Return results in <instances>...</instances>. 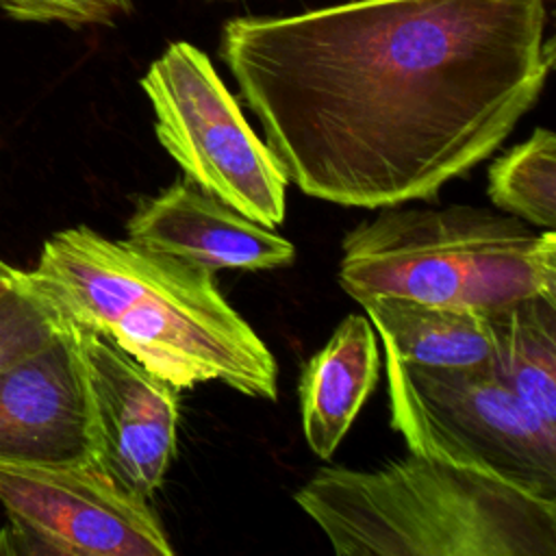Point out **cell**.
I'll list each match as a JSON object with an SVG mask.
<instances>
[{
  "mask_svg": "<svg viewBox=\"0 0 556 556\" xmlns=\"http://www.w3.org/2000/svg\"><path fill=\"white\" fill-rule=\"evenodd\" d=\"M549 0H348L232 17L219 56L287 180L343 206L430 200L491 156L554 67Z\"/></svg>",
  "mask_w": 556,
  "mask_h": 556,
  "instance_id": "1",
  "label": "cell"
},
{
  "mask_svg": "<svg viewBox=\"0 0 556 556\" xmlns=\"http://www.w3.org/2000/svg\"><path fill=\"white\" fill-rule=\"evenodd\" d=\"M489 315L493 371L543 424L556 428V300L532 295Z\"/></svg>",
  "mask_w": 556,
  "mask_h": 556,
  "instance_id": "13",
  "label": "cell"
},
{
  "mask_svg": "<svg viewBox=\"0 0 556 556\" xmlns=\"http://www.w3.org/2000/svg\"><path fill=\"white\" fill-rule=\"evenodd\" d=\"M378 330L384 356L421 367L491 365L495 332L489 311L428 304L402 295L358 302Z\"/></svg>",
  "mask_w": 556,
  "mask_h": 556,
  "instance_id": "12",
  "label": "cell"
},
{
  "mask_svg": "<svg viewBox=\"0 0 556 556\" xmlns=\"http://www.w3.org/2000/svg\"><path fill=\"white\" fill-rule=\"evenodd\" d=\"M295 502L341 556H556V502L415 452L324 467Z\"/></svg>",
  "mask_w": 556,
  "mask_h": 556,
  "instance_id": "3",
  "label": "cell"
},
{
  "mask_svg": "<svg viewBox=\"0 0 556 556\" xmlns=\"http://www.w3.org/2000/svg\"><path fill=\"white\" fill-rule=\"evenodd\" d=\"M63 326L13 267V287L0 293V374L46 345Z\"/></svg>",
  "mask_w": 556,
  "mask_h": 556,
  "instance_id": "15",
  "label": "cell"
},
{
  "mask_svg": "<svg viewBox=\"0 0 556 556\" xmlns=\"http://www.w3.org/2000/svg\"><path fill=\"white\" fill-rule=\"evenodd\" d=\"M141 89L156 139L187 178L267 228L282 224L289 180L200 48L172 41Z\"/></svg>",
  "mask_w": 556,
  "mask_h": 556,
  "instance_id": "6",
  "label": "cell"
},
{
  "mask_svg": "<svg viewBox=\"0 0 556 556\" xmlns=\"http://www.w3.org/2000/svg\"><path fill=\"white\" fill-rule=\"evenodd\" d=\"M0 9L20 22L80 28L111 24L132 9V0H0Z\"/></svg>",
  "mask_w": 556,
  "mask_h": 556,
  "instance_id": "16",
  "label": "cell"
},
{
  "mask_svg": "<svg viewBox=\"0 0 556 556\" xmlns=\"http://www.w3.org/2000/svg\"><path fill=\"white\" fill-rule=\"evenodd\" d=\"M11 287H13V267L9 265V267L0 269V293H4Z\"/></svg>",
  "mask_w": 556,
  "mask_h": 556,
  "instance_id": "17",
  "label": "cell"
},
{
  "mask_svg": "<svg viewBox=\"0 0 556 556\" xmlns=\"http://www.w3.org/2000/svg\"><path fill=\"white\" fill-rule=\"evenodd\" d=\"M391 426L415 454L493 476L556 502V428L493 371L421 367L387 356Z\"/></svg>",
  "mask_w": 556,
  "mask_h": 556,
  "instance_id": "5",
  "label": "cell"
},
{
  "mask_svg": "<svg viewBox=\"0 0 556 556\" xmlns=\"http://www.w3.org/2000/svg\"><path fill=\"white\" fill-rule=\"evenodd\" d=\"M93 458V426L78 332L65 324L0 374V465Z\"/></svg>",
  "mask_w": 556,
  "mask_h": 556,
  "instance_id": "9",
  "label": "cell"
},
{
  "mask_svg": "<svg viewBox=\"0 0 556 556\" xmlns=\"http://www.w3.org/2000/svg\"><path fill=\"white\" fill-rule=\"evenodd\" d=\"M126 235V241L146 252L206 271L274 269L295 256L289 239L245 217L187 176L143 200L130 215Z\"/></svg>",
  "mask_w": 556,
  "mask_h": 556,
  "instance_id": "10",
  "label": "cell"
},
{
  "mask_svg": "<svg viewBox=\"0 0 556 556\" xmlns=\"http://www.w3.org/2000/svg\"><path fill=\"white\" fill-rule=\"evenodd\" d=\"M17 276L63 324L109 337L176 389L219 380L276 400L278 365L213 271L72 226L50 235L37 265Z\"/></svg>",
  "mask_w": 556,
  "mask_h": 556,
  "instance_id": "2",
  "label": "cell"
},
{
  "mask_svg": "<svg viewBox=\"0 0 556 556\" xmlns=\"http://www.w3.org/2000/svg\"><path fill=\"white\" fill-rule=\"evenodd\" d=\"M339 285L356 302L402 295L473 311L556 300V235L478 206H382L345 235Z\"/></svg>",
  "mask_w": 556,
  "mask_h": 556,
  "instance_id": "4",
  "label": "cell"
},
{
  "mask_svg": "<svg viewBox=\"0 0 556 556\" xmlns=\"http://www.w3.org/2000/svg\"><path fill=\"white\" fill-rule=\"evenodd\" d=\"M0 556H172L148 500L96 460L0 465Z\"/></svg>",
  "mask_w": 556,
  "mask_h": 556,
  "instance_id": "7",
  "label": "cell"
},
{
  "mask_svg": "<svg viewBox=\"0 0 556 556\" xmlns=\"http://www.w3.org/2000/svg\"><path fill=\"white\" fill-rule=\"evenodd\" d=\"M491 202L541 230L556 226V137L536 128L489 167Z\"/></svg>",
  "mask_w": 556,
  "mask_h": 556,
  "instance_id": "14",
  "label": "cell"
},
{
  "mask_svg": "<svg viewBox=\"0 0 556 556\" xmlns=\"http://www.w3.org/2000/svg\"><path fill=\"white\" fill-rule=\"evenodd\" d=\"M376 328L365 315H348L313 354L300 380L302 428L308 447L330 458L378 380Z\"/></svg>",
  "mask_w": 556,
  "mask_h": 556,
  "instance_id": "11",
  "label": "cell"
},
{
  "mask_svg": "<svg viewBox=\"0 0 556 556\" xmlns=\"http://www.w3.org/2000/svg\"><path fill=\"white\" fill-rule=\"evenodd\" d=\"M93 426V458L130 493L150 500L176 450L178 389L109 337L78 330Z\"/></svg>",
  "mask_w": 556,
  "mask_h": 556,
  "instance_id": "8",
  "label": "cell"
},
{
  "mask_svg": "<svg viewBox=\"0 0 556 556\" xmlns=\"http://www.w3.org/2000/svg\"><path fill=\"white\" fill-rule=\"evenodd\" d=\"M4 267H9V263H4V261L0 258V269H4Z\"/></svg>",
  "mask_w": 556,
  "mask_h": 556,
  "instance_id": "18",
  "label": "cell"
}]
</instances>
